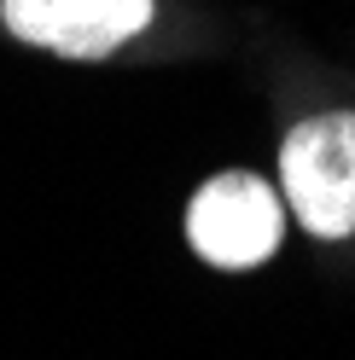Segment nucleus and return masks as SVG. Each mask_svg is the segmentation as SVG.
<instances>
[{
    "label": "nucleus",
    "mask_w": 355,
    "mask_h": 360,
    "mask_svg": "<svg viewBox=\"0 0 355 360\" xmlns=\"http://www.w3.org/2000/svg\"><path fill=\"white\" fill-rule=\"evenodd\" d=\"M280 186L285 204L315 238L355 233V117L326 110L285 134L280 146Z\"/></svg>",
    "instance_id": "1"
},
{
    "label": "nucleus",
    "mask_w": 355,
    "mask_h": 360,
    "mask_svg": "<svg viewBox=\"0 0 355 360\" xmlns=\"http://www.w3.org/2000/svg\"><path fill=\"white\" fill-rule=\"evenodd\" d=\"M187 238L210 267H256L280 250V198L256 174H216L187 204Z\"/></svg>",
    "instance_id": "2"
},
{
    "label": "nucleus",
    "mask_w": 355,
    "mask_h": 360,
    "mask_svg": "<svg viewBox=\"0 0 355 360\" xmlns=\"http://www.w3.org/2000/svg\"><path fill=\"white\" fill-rule=\"evenodd\" d=\"M18 41L58 58H111L151 24V0H0Z\"/></svg>",
    "instance_id": "3"
}]
</instances>
